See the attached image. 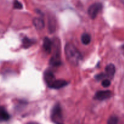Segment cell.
Here are the masks:
<instances>
[{
  "mask_svg": "<svg viewBox=\"0 0 124 124\" xmlns=\"http://www.w3.org/2000/svg\"><path fill=\"white\" fill-rule=\"evenodd\" d=\"M65 54L68 61L75 66H77L82 60V54L71 43H67L65 45Z\"/></svg>",
  "mask_w": 124,
  "mask_h": 124,
  "instance_id": "cell-1",
  "label": "cell"
},
{
  "mask_svg": "<svg viewBox=\"0 0 124 124\" xmlns=\"http://www.w3.org/2000/svg\"><path fill=\"white\" fill-rule=\"evenodd\" d=\"M51 119L53 122L56 124L63 123V117L62 109L59 104L54 105L51 112Z\"/></svg>",
  "mask_w": 124,
  "mask_h": 124,
  "instance_id": "cell-2",
  "label": "cell"
},
{
  "mask_svg": "<svg viewBox=\"0 0 124 124\" xmlns=\"http://www.w3.org/2000/svg\"><path fill=\"white\" fill-rule=\"evenodd\" d=\"M102 8V4L100 2H97L91 5L88 9V15L91 19H95Z\"/></svg>",
  "mask_w": 124,
  "mask_h": 124,
  "instance_id": "cell-3",
  "label": "cell"
},
{
  "mask_svg": "<svg viewBox=\"0 0 124 124\" xmlns=\"http://www.w3.org/2000/svg\"><path fill=\"white\" fill-rule=\"evenodd\" d=\"M112 96V93L110 90L99 91L96 92L94 96V99L99 101H104L110 98Z\"/></svg>",
  "mask_w": 124,
  "mask_h": 124,
  "instance_id": "cell-4",
  "label": "cell"
},
{
  "mask_svg": "<svg viewBox=\"0 0 124 124\" xmlns=\"http://www.w3.org/2000/svg\"><path fill=\"white\" fill-rule=\"evenodd\" d=\"M44 79L45 82L47 84V86L48 87H50V86L53 84V82H54L56 80L55 77H54V74L53 73V72L50 70H47L46 72L44 73Z\"/></svg>",
  "mask_w": 124,
  "mask_h": 124,
  "instance_id": "cell-5",
  "label": "cell"
},
{
  "mask_svg": "<svg viewBox=\"0 0 124 124\" xmlns=\"http://www.w3.org/2000/svg\"><path fill=\"white\" fill-rule=\"evenodd\" d=\"M68 85V82L62 79H56L54 82H53L52 85L50 86L49 88H53V89H60V88H63Z\"/></svg>",
  "mask_w": 124,
  "mask_h": 124,
  "instance_id": "cell-6",
  "label": "cell"
},
{
  "mask_svg": "<svg viewBox=\"0 0 124 124\" xmlns=\"http://www.w3.org/2000/svg\"><path fill=\"white\" fill-rule=\"evenodd\" d=\"M115 72H116V68L115 65L113 64H110L107 65L105 67V75L107 77L110 79H112L114 77Z\"/></svg>",
  "mask_w": 124,
  "mask_h": 124,
  "instance_id": "cell-7",
  "label": "cell"
},
{
  "mask_svg": "<svg viewBox=\"0 0 124 124\" xmlns=\"http://www.w3.org/2000/svg\"><path fill=\"white\" fill-rule=\"evenodd\" d=\"M44 50L47 53H50L52 51V42L48 38H44L43 40V45H42Z\"/></svg>",
  "mask_w": 124,
  "mask_h": 124,
  "instance_id": "cell-8",
  "label": "cell"
},
{
  "mask_svg": "<svg viewBox=\"0 0 124 124\" xmlns=\"http://www.w3.org/2000/svg\"><path fill=\"white\" fill-rule=\"evenodd\" d=\"M33 24L38 30L43 29L44 27V22L42 18H35L33 20Z\"/></svg>",
  "mask_w": 124,
  "mask_h": 124,
  "instance_id": "cell-9",
  "label": "cell"
},
{
  "mask_svg": "<svg viewBox=\"0 0 124 124\" xmlns=\"http://www.w3.org/2000/svg\"><path fill=\"white\" fill-rule=\"evenodd\" d=\"M10 115L3 107H0V121H7L9 120Z\"/></svg>",
  "mask_w": 124,
  "mask_h": 124,
  "instance_id": "cell-10",
  "label": "cell"
},
{
  "mask_svg": "<svg viewBox=\"0 0 124 124\" xmlns=\"http://www.w3.org/2000/svg\"><path fill=\"white\" fill-rule=\"evenodd\" d=\"M61 64L62 63L61 61L60 57H59V55H58V54L52 56L50 60V64L52 66H59V65H61Z\"/></svg>",
  "mask_w": 124,
  "mask_h": 124,
  "instance_id": "cell-11",
  "label": "cell"
},
{
  "mask_svg": "<svg viewBox=\"0 0 124 124\" xmlns=\"http://www.w3.org/2000/svg\"><path fill=\"white\" fill-rule=\"evenodd\" d=\"M34 41L31 39H29L28 38L24 37L23 39V41H22V43H23V47L24 48H27L29 47H30V46H32L34 44Z\"/></svg>",
  "mask_w": 124,
  "mask_h": 124,
  "instance_id": "cell-12",
  "label": "cell"
},
{
  "mask_svg": "<svg viewBox=\"0 0 124 124\" xmlns=\"http://www.w3.org/2000/svg\"><path fill=\"white\" fill-rule=\"evenodd\" d=\"M81 41L84 45H88L91 42V36L88 33H84L81 36Z\"/></svg>",
  "mask_w": 124,
  "mask_h": 124,
  "instance_id": "cell-13",
  "label": "cell"
},
{
  "mask_svg": "<svg viewBox=\"0 0 124 124\" xmlns=\"http://www.w3.org/2000/svg\"><path fill=\"white\" fill-rule=\"evenodd\" d=\"M23 7V4L18 0H15L13 2V8L15 9H22Z\"/></svg>",
  "mask_w": 124,
  "mask_h": 124,
  "instance_id": "cell-14",
  "label": "cell"
},
{
  "mask_svg": "<svg viewBox=\"0 0 124 124\" xmlns=\"http://www.w3.org/2000/svg\"><path fill=\"white\" fill-rule=\"evenodd\" d=\"M117 122H118V118L116 116H112L107 121V123L109 124H116Z\"/></svg>",
  "mask_w": 124,
  "mask_h": 124,
  "instance_id": "cell-15",
  "label": "cell"
},
{
  "mask_svg": "<svg viewBox=\"0 0 124 124\" xmlns=\"http://www.w3.org/2000/svg\"><path fill=\"white\" fill-rule=\"evenodd\" d=\"M107 76L105 75V73H99L98 75H96L95 76V78L96 79L97 81H101V80L104 79L105 78H106Z\"/></svg>",
  "mask_w": 124,
  "mask_h": 124,
  "instance_id": "cell-16",
  "label": "cell"
},
{
  "mask_svg": "<svg viewBox=\"0 0 124 124\" xmlns=\"http://www.w3.org/2000/svg\"><path fill=\"white\" fill-rule=\"evenodd\" d=\"M111 84V82L109 79H104L102 82V85L104 87H108Z\"/></svg>",
  "mask_w": 124,
  "mask_h": 124,
  "instance_id": "cell-17",
  "label": "cell"
},
{
  "mask_svg": "<svg viewBox=\"0 0 124 124\" xmlns=\"http://www.w3.org/2000/svg\"><path fill=\"white\" fill-rule=\"evenodd\" d=\"M122 49H123V50H124V44L123 45V46H122Z\"/></svg>",
  "mask_w": 124,
  "mask_h": 124,
  "instance_id": "cell-18",
  "label": "cell"
}]
</instances>
